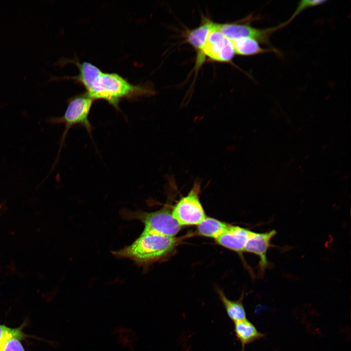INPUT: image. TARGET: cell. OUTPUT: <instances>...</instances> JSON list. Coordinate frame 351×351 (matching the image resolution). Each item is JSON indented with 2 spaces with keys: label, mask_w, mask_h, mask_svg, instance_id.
Here are the masks:
<instances>
[{
  "label": "cell",
  "mask_w": 351,
  "mask_h": 351,
  "mask_svg": "<svg viewBox=\"0 0 351 351\" xmlns=\"http://www.w3.org/2000/svg\"><path fill=\"white\" fill-rule=\"evenodd\" d=\"M71 61L78 68L77 76L52 77L49 81L60 78L74 80L84 87L85 93L93 100H104L117 110H119V103L123 99H133L155 93L148 85L133 84L119 74L104 72L90 62Z\"/></svg>",
  "instance_id": "obj_1"
},
{
  "label": "cell",
  "mask_w": 351,
  "mask_h": 351,
  "mask_svg": "<svg viewBox=\"0 0 351 351\" xmlns=\"http://www.w3.org/2000/svg\"><path fill=\"white\" fill-rule=\"evenodd\" d=\"M180 241L176 237L142 232L131 244L112 253L117 258L130 259L140 266H148L171 254Z\"/></svg>",
  "instance_id": "obj_2"
},
{
  "label": "cell",
  "mask_w": 351,
  "mask_h": 351,
  "mask_svg": "<svg viewBox=\"0 0 351 351\" xmlns=\"http://www.w3.org/2000/svg\"><path fill=\"white\" fill-rule=\"evenodd\" d=\"M94 100L85 93L71 97L68 100V105L64 115L60 117H51L47 121L51 124H64V130L60 137L57 157L53 163L50 173L58 161L60 151L64 144L65 139L70 129L76 125L84 127L91 136L92 126L88 119L89 113Z\"/></svg>",
  "instance_id": "obj_3"
},
{
  "label": "cell",
  "mask_w": 351,
  "mask_h": 351,
  "mask_svg": "<svg viewBox=\"0 0 351 351\" xmlns=\"http://www.w3.org/2000/svg\"><path fill=\"white\" fill-rule=\"evenodd\" d=\"M121 216L125 219L140 221L144 225L143 233L175 237L182 227L168 206L152 212L125 209L121 211Z\"/></svg>",
  "instance_id": "obj_4"
},
{
  "label": "cell",
  "mask_w": 351,
  "mask_h": 351,
  "mask_svg": "<svg viewBox=\"0 0 351 351\" xmlns=\"http://www.w3.org/2000/svg\"><path fill=\"white\" fill-rule=\"evenodd\" d=\"M200 183L195 181L187 195L172 208V213L182 226L197 225L206 216L199 199Z\"/></svg>",
  "instance_id": "obj_5"
},
{
  "label": "cell",
  "mask_w": 351,
  "mask_h": 351,
  "mask_svg": "<svg viewBox=\"0 0 351 351\" xmlns=\"http://www.w3.org/2000/svg\"><path fill=\"white\" fill-rule=\"evenodd\" d=\"M286 22L273 27L260 29L254 27L249 23H214V27L230 40L241 38H251L260 43L270 46V38L274 32L287 25Z\"/></svg>",
  "instance_id": "obj_6"
},
{
  "label": "cell",
  "mask_w": 351,
  "mask_h": 351,
  "mask_svg": "<svg viewBox=\"0 0 351 351\" xmlns=\"http://www.w3.org/2000/svg\"><path fill=\"white\" fill-rule=\"evenodd\" d=\"M214 25L203 48L202 59L204 61L207 58L214 61L231 62L235 54L232 42Z\"/></svg>",
  "instance_id": "obj_7"
},
{
  "label": "cell",
  "mask_w": 351,
  "mask_h": 351,
  "mask_svg": "<svg viewBox=\"0 0 351 351\" xmlns=\"http://www.w3.org/2000/svg\"><path fill=\"white\" fill-rule=\"evenodd\" d=\"M276 234L274 230L264 233L251 231L244 252L254 254L259 258L258 264L259 277L264 275L266 270L270 266L267 259L268 251L272 245L271 241Z\"/></svg>",
  "instance_id": "obj_8"
},
{
  "label": "cell",
  "mask_w": 351,
  "mask_h": 351,
  "mask_svg": "<svg viewBox=\"0 0 351 351\" xmlns=\"http://www.w3.org/2000/svg\"><path fill=\"white\" fill-rule=\"evenodd\" d=\"M251 230L230 225L227 230L215 239L219 245L239 254L244 252Z\"/></svg>",
  "instance_id": "obj_9"
},
{
  "label": "cell",
  "mask_w": 351,
  "mask_h": 351,
  "mask_svg": "<svg viewBox=\"0 0 351 351\" xmlns=\"http://www.w3.org/2000/svg\"><path fill=\"white\" fill-rule=\"evenodd\" d=\"M214 22L207 18H203L200 25L187 32L186 40L197 52L195 68L202 65V52L208 35L212 29Z\"/></svg>",
  "instance_id": "obj_10"
},
{
  "label": "cell",
  "mask_w": 351,
  "mask_h": 351,
  "mask_svg": "<svg viewBox=\"0 0 351 351\" xmlns=\"http://www.w3.org/2000/svg\"><path fill=\"white\" fill-rule=\"evenodd\" d=\"M235 54L242 56H251L270 52L277 54L279 52L274 48H264L260 43L251 38H241L231 40Z\"/></svg>",
  "instance_id": "obj_11"
},
{
  "label": "cell",
  "mask_w": 351,
  "mask_h": 351,
  "mask_svg": "<svg viewBox=\"0 0 351 351\" xmlns=\"http://www.w3.org/2000/svg\"><path fill=\"white\" fill-rule=\"evenodd\" d=\"M234 323V331L237 339L244 346L264 337L254 325L247 319Z\"/></svg>",
  "instance_id": "obj_12"
},
{
  "label": "cell",
  "mask_w": 351,
  "mask_h": 351,
  "mask_svg": "<svg viewBox=\"0 0 351 351\" xmlns=\"http://www.w3.org/2000/svg\"><path fill=\"white\" fill-rule=\"evenodd\" d=\"M216 290L228 316L234 323L247 319L243 303V294L238 300L234 301L228 298L222 289L217 288Z\"/></svg>",
  "instance_id": "obj_13"
},
{
  "label": "cell",
  "mask_w": 351,
  "mask_h": 351,
  "mask_svg": "<svg viewBox=\"0 0 351 351\" xmlns=\"http://www.w3.org/2000/svg\"><path fill=\"white\" fill-rule=\"evenodd\" d=\"M196 226V233L198 235L215 239L227 230L230 225L206 216Z\"/></svg>",
  "instance_id": "obj_14"
},
{
  "label": "cell",
  "mask_w": 351,
  "mask_h": 351,
  "mask_svg": "<svg viewBox=\"0 0 351 351\" xmlns=\"http://www.w3.org/2000/svg\"><path fill=\"white\" fill-rule=\"evenodd\" d=\"M25 324L13 328L0 346V351H26L22 341L29 337L23 331Z\"/></svg>",
  "instance_id": "obj_15"
},
{
  "label": "cell",
  "mask_w": 351,
  "mask_h": 351,
  "mask_svg": "<svg viewBox=\"0 0 351 351\" xmlns=\"http://www.w3.org/2000/svg\"><path fill=\"white\" fill-rule=\"evenodd\" d=\"M322 0H303L300 1L290 18L287 20L290 23L298 15L303 11L312 7H315L326 2Z\"/></svg>",
  "instance_id": "obj_16"
},
{
  "label": "cell",
  "mask_w": 351,
  "mask_h": 351,
  "mask_svg": "<svg viewBox=\"0 0 351 351\" xmlns=\"http://www.w3.org/2000/svg\"><path fill=\"white\" fill-rule=\"evenodd\" d=\"M12 330V328L3 324H0V346Z\"/></svg>",
  "instance_id": "obj_17"
}]
</instances>
